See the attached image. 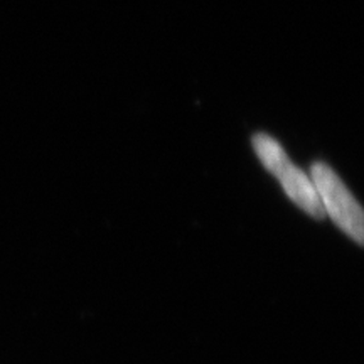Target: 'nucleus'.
<instances>
[{
    "label": "nucleus",
    "mask_w": 364,
    "mask_h": 364,
    "mask_svg": "<svg viewBox=\"0 0 364 364\" xmlns=\"http://www.w3.org/2000/svg\"><path fill=\"white\" fill-rule=\"evenodd\" d=\"M312 184L326 215H329L344 233L356 240V243H363V209L339 176L327 164L317 162L312 166Z\"/></svg>",
    "instance_id": "2"
},
{
    "label": "nucleus",
    "mask_w": 364,
    "mask_h": 364,
    "mask_svg": "<svg viewBox=\"0 0 364 364\" xmlns=\"http://www.w3.org/2000/svg\"><path fill=\"white\" fill-rule=\"evenodd\" d=\"M253 147L267 169L272 174H275L280 184L284 186L290 199L302 208L307 215L316 218V220H322L326 216V211L322 208L312 181L299 167L294 166V162L287 156L282 145L270 135L258 134L253 136Z\"/></svg>",
    "instance_id": "1"
}]
</instances>
